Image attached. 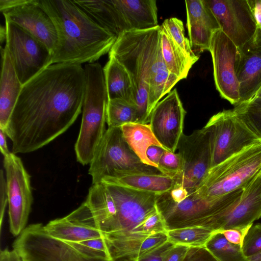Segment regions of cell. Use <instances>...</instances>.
Segmentation results:
<instances>
[{
	"label": "cell",
	"instance_id": "cell-1",
	"mask_svg": "<svg viewBox=\"0 0 261 261\" xmlns=\"http://www.w3.org/2000/svg\"><path fill=\"white\" fill-rule=\"evenodd\" d=\"M86 90L84 68L53 64L22 88L5 132L12 152L26 153L66 132L81 113Z\"/></svg>",
	"mask_w": 261,
	"mask_h": 261
},
{
	"label": "cell",
	"instance_id": "cell-2",
	"mask_svg": "<svg viewBox=\"0 0 261 261\" xmlns=\"http://www.w3.org/2000/svg\"><path fill=\"white\" fill-rule=\"evenodd\" d=\"M57 34L53 64L94 63L109 53L117 37L101 27L73 1L36 0Z\"/></svg>",
	"mask_w": 261,
	"mask_h": 261
},
{
	"label": "cell",
	"instance_id": "cell-3",
	"mask_svg": "<svg viewBox=\"0 0 261 261\" xmlns=\"http://www.w3.org/2000/svg\"><path fill=\"white\" fill-rule=\"evenodd\" d=\"M160 25L146 30L125 31L119 35L109 52L128 71L138 109L137 123L148 124V93L151 79L166 68L162 51Z\"/></svg>",
	"mask_w": 261,
	"mask_h": 261
},
{
	"label": "cell",
	"instance_id": "cell-4",
	"mask_svg": "<svg viewBox=\"0 0 261 261\" xmlns=\"http://www.w3.org/2000/svg\"><path fill=\"white\" fill-rule=\"evenodd\" d=\"M86 90L82 119L74 149L77 161L83 165L90 164L106 131L108 97L103 69L94 62L84 67Z\"/></svg>",
	"mask_w": 261,
	"mask_h": 261
},
{
	"label": "cell",
	"instance_id": "cell-5",
	"mask_svg": "<svg viewBox=\"0 0 261 261\" xmlns=\"http://www.w3.org/2000/svg\"><path fill=\"white\" fill-rule=\"evenodd\" d=\"M261 171V143L249 146L211 168L191 194L215 200L243 188Z\"/></svg>",
	"mask_w": 261,
	"mask_h": 261
},
{
	"label": "cell",
	"instance_id": "cell-6",
	"mask_svg": "<svg viewBox=\"0 0 261 261\" xmlns=\"http://www.w3.org/2000/svg\"><path fill=\"white\" fill-rule=\"evenodd\" d=\"M243 189H239L215 200H208L190 194L180 202L174 201L169 191L156 196V206L166 230L192 226H201L209 218L234 204Z\"/></svg>",
	"mask_w": 261,
	"mask_h": 261
},
{
	"label": "cell",
	"instance_id": "cell-7",
	"mask_svg": "<svg viewBox=\"0 0 261 261\" xmlns=\"http://www.w3.org/2000/svg\"><path fill=\"white\" fill-rule=\"evenodd\" d=\"M92 185L125 173L160 174L157 168L142 162L124 141L120 127H108L90 164Z\"/></svg>",
	"mask_w": 261,
	"mask_h": 261
},
{
	"label": "cell",
	"instance_id": "cell-8",
	"mask_svg": "<svg viewBox=\"0 0 261 261\" xmlns=\"http://www.w3.org/2000/svg\"><path fill=\"white\" fill-rule=\"evenodd\" d=\"M6 45L23 85L53 64L52 53L41 41L18 24L5 19Z\"/></svg>",
	"mask_w": 261,
	"mask_h": 261
},
{
	"label": "cell",
	"instance_id": "cell-9",
	"mask_svg": "<svg viewBox=\"0 0 261 261\" xmlns=\"http://www.w3.org/2000/svg\"><path fill=\"white\" fill-rule=\"evenodd\" d=\"M205 126L211 133V168L243 149L261 143L233 109L223 110L214 115Z\"/></svg>",
	"mask_w": 261,
	"mask_h": 261
},
{
	"label": "cell",
	"instance_id": "cell-10",
	"mask_svg": "<svg viewBox=\"0 0 261 261\" xmlns=\"http://www.w3.org/2000/svg\"><path fill=\"white\" fill-rule=\"evenodd\" d=\"M23 261H108L91 257L48 234L42 223L26 227L13 244Z\"/></svg>",
	"mask_w": 261,
	"mask_h": 261
},
{
	"label": "cell",
	"instance_id": "cell-11",
	"mask_svg": "<svg viewBox=\"0 0 261 261\" xmlns=\"http://www.w3.org/2000/svg\"><path fill=\"white\" fill-rule=\"evenodd\" d=\"M177 149L181 170L175 180V186L183 187L189 195L199 186L211 168L212 151L210 128L204 126L190 135L183 134Z\"/></svg>",
	"mask_w": 261,
	"mask_h": 261
},
{
	"label": "cell",
	"instance_id": "cell-12",
	"mask_svg": "<svg viewBox=\"0 0 261 261\" xmlns=\"http://www.w3.org/2000/svg\"><path fill=\"white\" fill-rule=\"evenodd\" d=\"M8 199L9 227L18 237L26 228L33 201L31 176L21 159L11 152L4 158Z\"/></svg>",
	"mask_w": 261,
	"mask_h": 261
},
{
	"label": "cell",
	"instance_id": "cell-13",
	"mask_svg": "<svg viewBox=\"0 0 261 261\" xmlns=\"http://www.w3.org/2000/svg\"><path fill=\"white\" fill-rule=\"evenodd\" d=\"M208 51L217 90L222 98L234 107L238 105L239 85L235 72L238 47L220 29L213 34Z\"/></svg>",
	"mask_w": 261,
	"mask_h": 261
},
{
	"label": "cell",
	"instance_id": "cell-14",
	"mask_svg": "<svg viewBox=\"0 0 261 261\" xmlns=\"http://www.w3.org/2000/svg\"><path fill=\"white\" fill-rule=\"evenodd\" d=\"M261 218V171L243 188L239 199L222 212L206 220L201 226L214 231L253 225Z\"/></svg>",
	"mask_w": 261,
	"mask_h": 261
},
{
	"label": "cell",
	"instance_id": "cell-15",
	"mask_svg": "<svg viewBox=\"0 0 261 261\" xmlns=\"http://www.w3.org/2000/svg\"><path fill=\"white\" fill-rule=\"evenodd\" d=\"M0 10L5 19L25 29L53 53L57 40L55 28L36 0H0Z\"/></svg>",
	"mask_w": 261,
	"mask_h": 261
},
{
	"label": "cell",
	"instance_id": "cell-16",
	"mask_svg": "<svg viewBox=\"0 0 261 261\" xmlns=\"http://www.w3.org/2000/svg\"><path fill=\"white\" fill-rule=\"evenodd\" d=\"M220 29L240 47L255 34L257 25L247 0H204Z\"/></svg>",
	"mask_w": 261,
	"mask_h": 261
},
{
	"label": "cell",
	"instance_id": "cell-17",
	"mask_svg": "<svg viewBox=\"0 0 261 261\" xmlns=\"http://www.w3.org/2000/svg\"><path fill=\"white\" fill-rule=\"evenodd\" d=\"M186 111L176 89L171 91L152 110L149 125L163 147L175 152L183 133Z\"/></svg>",
	"mask_w": 261,
	"mask_h": 261
},
{
	"label": "cell",
	"instance_id": "cell-18",
	"mask_svg": "<svg viewBox=\"0 0 261 261\" xmlns=\"http://www.w3.org/2000/svg\"><path fill=\"white\" fill-rule=\"evenodd\" d=\"M239 85V104L251 101L261 88V29L238 47L235 65Z\"/></svg>",
	"mask_w": 261,
	"mask_h": 261
},
{
	"label": "cell",
	"instance_id": "cell-19",
	"mask_svg": "<svg viewBox=\"0 0 261 261\" xmlns=\"http://www.w3.org/2000/svg\"><path fill=\"white\" fill-rule=\"evenodd\" d=\"M44 228L50 236L66 242L103 237L85 201L66 216L49 221Z\"/></svg>",
	"mask_w": 261,
	"mask_h": 261
},
{
	"label": "cell",
	"instance_id": "cell-20",
	"mask_svg": "<svg viewBox=\"0 0 261 261\" xmlns=\"http://www.w3.org/2000/svg\"><path fill=\"white\" fill-rule=\"evenodd\" d=\"M185 4L191 47L195 55L208 50L213 34L220 29L218 21L204 0L185 1Z\"/></svg>",
	"mask_w": 261,
	"mask_h": 261
},
{
	"label": "cell",
	"instance_id": "cell-21",
	"mask_svg": "<svg viewBox=\"0 0 261 261\" xmlns=\"http://www.w3.org/2000/svg\"><path fill=\"white\" fill-rule=\"evenodd\" d=\"M2 69L0 82V129L5 132L22 85L15 71L10 54L1 47Z\"/></svg>",
	"mask_w": 261,
	"mask_h": 261
},
{
	"label": "cell",
	"instance_id": "cell-22",
	"mask_svg": "<svg viewBox=\"0 0 261 261\" xmlns=\"http://www.w3.org/2000/svg\"><path fill=\"white\" fill-rule=\"evenodd\" d=\"M126 31L146 30L158 25L155 0H113Z\"/></svg>",
	"mask_w": 261,
	"mask_h": 261
},
{
	"label": "cell",
	"instance_id": "cell-23",
	"mask_svg": "<svg viewBox=\"0 0 261 261\" xmlns=\"http://www.w3.org/2000/svg\"><path fill=\"white\" fill-rule=\"evenodd\" d=\"M105 182L160 195L170 191L175 180L162 173H125L102 180Z\"/></svg>",
	"mask_w": 261,
	"mask_h": 261
},
{
	"label": "cell",
	"instance_id": "cell-24",
	"mask_svg": "<svg viewBox=\"0 0 261 261\" xmlns=\"http://www.w3.org/2000/svg\"><path fill=\"white\" fill-rule=\"evenodd\" d=\"M103 69L108 100L123 99L137 108L132 81L125 68L116 59L109 56Z\"/></svg>",
	"mask_w": 261,
	"mask_h": 261
},
{
	"label": "cell",
	"instance_id": "cell-25",
	"mask_svg": "<svg viewBox=\"0 0 261 261\" xmlns=\"http://www.w3.org/2000/svg\"><path fill=\"white\" fill-rule=\"evenodd\" d=\"M105 30L117 37L126 31L125 25L113 0H73Z\"/></svg>",
	"mask_w": 261,
	"mask_h": 261
},
{
	"label": "cell",
	"instance_id": "cell-26",
	"mask_svg": "<svg viewBox=\"0 0 261 261\" xmlns=\"http://www.w3.org/2000/svg\"><path fill=\"white\" fill-rule=\"evenodd\" d=\"M120 128L124 141L142 162L156 168L148 159L147 151L151 146H163L153 134L149 124L130 123L122 125Z\"/></svg>",
	"mask_w": 261,
	"mask_h": 261
},
{
	"label": "cell",
	"instance_id": "cell-27",
	"mask_svg": "<svg viewBox=\"0 0 261 261\" xmlns=\"http://www.w3.org/2000/svg\"><path fill=\"white\" fill-rule=\"evenodd\" d=\"M161 27L162 51L166 68L181 80L186 79L193 63L172 38L167 30Z\"/></svg>",
	"mask_w": 261,
	"mask_h": 261
},
{
	"label": "cell",
	"instance_id": "cell-28",
	"mask_svg": "<svg viewBox=\"0 0 261 261\" xmlns=\"http://www.w3.org/2000/svg\"><path fill=\"white\" fill-rule=\"evenodd\" d=\"M214 231L202 226L187 227L166 230L168 241L189 247H205Z\"/></svg>",
	"mask_w": 261,
	"mask_h": 261
},
{
	"label": "cell",
	"instance_id": "cell-29",
	"mask_svg": "<svg viewBox=\"0 0 261 261\" xmlns=\"http://www.w3.org/2000/svg\"><path fill=\"white\" fill-rule=\"evenodd\" d=\"M205 247L218 261H248L242 246L229 242L219 231H214Z\"/></svg>",
	"mask_w": 261,
	"mask_h": 261
},
{
	"label": "cell",
	"instance_id": "cell-30",
	"mask_svg": "<svg viewBox=\"0 0 261 261\" xmlns=\"http://www.w3.org/2000/svg\"><path fill=\"white\" fill-rule=\"evenodd\" d=\"M137 107L120 98L109 100L106 110V122L108 127H120L130 123H137Z\"/></svg>",
	"mask_w": 261,
	"mask_h": 261
},
{
	"label": "cell",
	"instance_id": "cell-31",
	"mask_svg": "<svg viewBox=\"0 0 261 261\" xmlns=\"http://www.w3.org/2000/svg\"><path fill=\"white\" fill-rule=\"evenodd\" d=\"M180 81L177 76L169 72L167 68L158 70L151 79L148 93V107L149 116L160 99L169 93Z\"/></svg>",
	"mask_w": 261,
	"mask_h": 261
},
{
	"label": "cell",
	"instance_id": "cell-32",
	"mask_svg": "<svg viewBox=\"0 0 261 261\" xmlns=\"http://www.w3.org/2000/svg\"><path fill=\"white\" fill-rule=\"evenodd\" d=\"M167 30L174 41L181 48L186 56L194 64L199 59V56L192 50L189 40L185 36V30L182 21L176 17L165 19L161 24Z\"/></svg>",
	"mask_w": 261,
	"mask_h": 261
},
{
	"label": "cell",
	"instance_id": "cell-33",
	"mask_svg": "<svg viewBox=\"0 0 261 261\" xmlns=\"http://www.w3.org/2000/svg\"><path fill=\"white\" fill-rule=\"evenodd\" d=\"M67 243L91 257L112 261L109 249L103 237Z\"/></svg>",
	"mask_w": 261,
	"mask_h": 261
},
{
	"label": "cell",
	"instance_id": "cell-34",
	"mask_svg": "<svg viewBox=\"0 0 261 261\" xmlns=\"http://www.w3.org/2000/svg\"><path fill=\"white\" fill-rule=\"evenodd\" d=\"M233 110L261 140V108L248 102L235 106Z\"/></svg>",
	"mask_w": 261,
	"mask_h": 261
},
{
	"label": "cell",
	"instance_id": "cell-35",
	"mask_svg": "<svg viewBox=\"0 0 261 261\" xmlns=\"http://www.w3.org/2000/svg\"><path fill=\"white\" fill-rule=\"evenodd\" d=\"M158 169L162 174L175 180L181 170V162L178 153L165 150L158 165Z\"/></svg>",
	"mask_w": 261,
	"mask_h": 261
},
{
	"label": "cell",
	"instance_id": "cell-36",
	"mask_svg": "<svg viewBox=\"0 0 261 261\" xmlns=\"http://www.w3.org/2000/svg\"><path fill=\"white\" fill-rule=\"evenodd\" d=\"M242 250L249 257L261 252V223L252 225L245 236Z\"/></svg>",
	"mask_w": 261,
	"mask_h": 261
},
{
	"label": "cell",
	"instance_id": "cell-37",
	"mask_svg": "<svg viewBox=\"0 0 261 261\" xmlns=\"http://www.w3.org/2000/svg\"><path fill=\"white\" fill-rule=\"evenodd\" d=\"M181 261H218L205 247H189Z\"/></svg>",
	"mask_w": 261,
	"mask_h": 261
},
{
	"label": "cell",
	"instance_id": "cell-38",
	"mask_svg": "<svg viewBox=\"0 0 261 261\" xmlns=\"http://www.w3.org/2000/svg\"><path fill=\"white\" fill-rule=\"evenodd\" d=\"M252 225L233 228L219 231L223 233L226 239L229 242L242 246L244 238Z\"/></svg>",
	"mask_w": 261,
	"mask_h": 261
},
{
	"label": "cell",
	"instance_id": "cell-39",
	"mask_svg": "<svg viewBox=\"0 0 261 261\" xmlns=\"http://www.w3.org/2000/svg\"><path fill=\"white\" fill-rule=\"evenodd\" d=\"M174 245V244L167 241L159 247L144 254L138 261H163L166 253Z\"/></svg>",
	"mask_w": 261,
	"mask_h": 261
},
{
	"label": "cell",
	"instance_id": "cell-40",
	"mask_svg": "<svg viewBox=\"0 0 261 261\" xmlns=\"http://www.w3.org/2000/svg\"><path fill=\"white\" fill-rule=\"evenodd\" d=\"M8 203L6 180L4 176V171L1 169L0 173V225L2 229L4 213Z\"/></svg>",
	"mask_w": 261,
	"mask_h": 261
},
{
	"label": "cell",
	"instance_id": "cell-41",
	"mask_svg": "<svg viewBox=\"0 0 261 261\" xmlns=\"http://www.w3.org/2000/svg\"><path fill=\"white\" fill-rule=\"evenodd\" d=\"M189 247L174 245L165 254L163 261H181L186 254Z\"/></svg>",
	"mask_w": 261,
	"mask_h": 261
},
{
	"label": "cell",
	"instance_id": "cell-42",
	"mask_svg": "<svg viewBox=\"0 0 261 261\" xmlns=\"http://www.w3.org/2000/svg\"><path fill=\"white\" fill-rule=\"evenodd\" d=\"M165 150L166 149L162 147L151 146L148 148L147 151L148 159L157 168L159 163Z\"/></svg>",
	"mask_w": 261,
	"mask_h": 261
},
{
	"label": "cell",
	"instance_id": "cell-43",
	"mask_svg": "<svg viewBox=\"0 0 261 261\" xmlns=\"http://www.w3.org/2000/svg\"><path fill=\"white\" fill-rule=\"evenodd\" d=\"M257 28L261 29V0H247Z\"/></svg>",
	"mask_w": 261,
	"mask_h": 261
},
{
	"label": "cell",
	"instance_id": "cell-44",
	"mask_svg": "<svg viewBox=\"0 0 261 261\" xmlns=\"http://www.w3.org/2000/svg\"><path fill=\"white\" fill-rule=\"evenodd\" d=\"M169 192L171 199L176 202L183 201L189 195L187 190L180 186H174Z\"/></svg>",
	"mask_w": 261,
	"mask_h": 261
},
{
	"label": "cell",
	"instance_id": "cell-45",
	"mask_svg": "<svg viewBox=\"0 0 261 261\" xmlns=\"http://www.w3.org/2000/svg\"><path fill=\"white\" fill-rule=\"evenodd\" d=\"M0 261H23L19 254L14 250L5 248L1 250Z\"/></svg>",
	"mask_w": 261,
	"mask_h": 261
},
{
	"label": "cell",
	"instance_id": "cell-46",
	"mask_svg": "<svg viewBox=\"0 0 261 261\" xmlns=\"http://www.w3.org/2000/svg\"><path fill=\"white\" fill-rule=\"evenodd\" d=\"M0 149L4 157L8 155L11 153L7 146L6 134L1 129H0Z\"/></svg>",
	"mask_w": 261,
	"mask_h": 261
},
{
	"label": "cell",
	"instance_id": "cell-47",
	"mask_svg": "<svg viewBox=\"0 0 261 261\" xmlns=\"http://www.w3.org/2000/svg\"><path fill=\"white\" fill-rule=\"evenodd\" d=\"M248 261H261V252L248 257Z\"/></svg>",
	"mask_w": 261,
	"mask_h": 261
},
{
	"label": "cell",
	"instance_id": "cell-48",
	"mask_svg": "<svg viewBox=\"0 0 261 261\" xmlns=\"http://www.w3.org/2000/svg\"><path fill=\"white\" fill-rule=\"evenodd\" d=\"M6 28L2 26L1 27V41L2 43L4 40L6 41Z\"/></svg>",
	"mask_w": 261,
	"mask_h": 261
},
{
	"label": "cell",
	"instance_id": "cell-49",
	"mask_svg": "<svg viewBox=\"0 0 261 261\" xmlns=\"http://www.w3.org/2000/svg\"><path fill=\"white\" fill-rule=\"evenodd\" d=\"M249 102L258 108H261V98L254 99L249 101Z\"/></svg>",
	"mask_w": 261,
	"mask_h": 261
},
{
	"label": "cell",
	"instance_id": "cell-50",
	"mask_svg": "<svg viewBox=\"0 0 261 261\" xmlns=\"http://www.w3.org/2000/svg\"><path fill=\"white\" fill-rule=\"evenodd\" d=\"M257 98H261V88L258 91V92L255 94V96L253 98V99H257ZM252 99V100H253Z\"/></svg>",
	"mask_w": 261,
	"mask_h": 261
}]
</instances>
